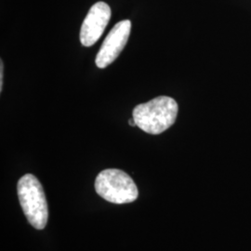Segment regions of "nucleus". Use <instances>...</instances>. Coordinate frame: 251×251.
I'll return each mask as SVG.
<instances>
[{
  "mask_svg": "<svg viewBox=\"0 0 251 251\" xmlns=\"http://www.w3.org/2000/svg\"><path fill=\"white\" fill-rule=\"evenodd\" d=\"M19 200L30 225L37 230L44 229L48 223L49 209L41 183L32 174L19 179Z\"/></svg>",
  "mask_w": 251,
  "mask_h": 251,
  "instance_id": "nucleus-2",
  "label": "nucleus"
},
{
  "mask_svg": "<svg viewBox=\"0 0 251 251\" xmlns=\"http://www.w3.org/2000/svg\"><path fill=\"white\" fill-rule=\"evenodd\" d=\"M111 18V9L104 2H97L90 8L80 29L81 44L90 47L103 34Z\"/></svg>",
  "mask_w": 251,
  "mask_h": 251,
  "instance_id": "nucleus-5",
  "label": "nucleus"
},
{
  "mask_svg": "<svg viewBox=\"0 0 251 251\" xmlns=\"http://www.w3.org/2000/svg\"><path fill=\"white\" fill-rule=\"evenodd\" d=\"M131 30V22L124 20L117 23L105 37L96 56V65L103 69L113 63L124 50Z\"/></svg>",
  "mask_w": 251,
  "mask_h": 251,
  "instance_id": "nucleus-4",
  "label": "nucleus"
},
{
  "mask_svg": "<svg viewBox=\"0 0 251 251\" xmlns=\"http://www.w3.org/2000/svg\"><path fill=\"white\" fill-rule=\"evenodd\" d=\"M179 111L175 100L159 96L145 103L139 104L132 112L136 126L149 134H160L176 121Z\"/></svg>",
  "mask_w": 251,
  "mask_h": 251,
  "instance_id": "nucleus-1",
  "label": "nucleus"
},
{
  "mask_svg": "<svg viewBox=\"0 0 251 251\" xmlns=\"http://www.w3.org/2000/svg\"><path fill=\"white\" fill-rule=\"evenodd\" d=\"M4 63L1 61L0 62V91L3 89V73H4Z\"/></svg>",
  "mask_w": 251,
  "mask_h": 251,
  "instance_id": "nucleus-6",
  "label": "nucleus"
},
{
  "mask_svg": "<svg viewBox=\"0 0 251 251\" xmlns=\"http://www.w3.org/2000/svg\"><path fill=\"white\" fill-rule=\"evenodd\" d=\"M95 190L100 198L114 204L131 203L139 197L134 180L117 169H108L99 173L95 180Z\"/></svg>",
  "mask_w": 251,
  "mask_h": 251,
  "instance_id": "nucleus-3",
  "label": "nucleus"
},
{
  "mask_svg": "<svg viewBox=\"0 0 251 251\" xmlns=\"http://www.w3.org/2000/svg\"><path fill=\"white\" fill-rule=\"evenodd\" d=\"M128 124L130 126H135L136 123H135L134 119H133V118H132V119H129V120H128Z\"/></svg>",
  "mask_w": 251,
  "mask_h": 251,
  "instance_id": "nucleus-7",
  "label": "nucleus"
}]
</instances>
